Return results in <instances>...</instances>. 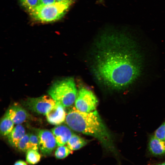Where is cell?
<instances>
[{"mask_svg": "<svg viewBox=\"0 0 165 165\" xmlns=\"http://www.w3.org/2000/svg\"><path fill=\"white\" fill-rule=\"evenodd\" d=\"M92 70L95 79L112 89H125L140 76L142 56L134 41L119 31L103 33L96 42Z\"/></svg>", "mask_w": 165, "mask_h": 165, "instance_id": "cell-1", "label": "cell"}, {"mask_svg": "<svg viewBox=\"0 0 165 165\" xmlns=\"http://www.w3.org/2000/svg\"><path fill=\"white\" fill-rule=\"evenodd\" d=\"M65 120L73 130L94 137L106 148L113 147L111 135L97 110L85 112L73 107L68 112Z\"/></svg>", "mask_w": 165, "mask_h": 165, "instance_id": "cell-2", "label": "cell"}, {"mask_svg": "<svg viewBox=\"0 0 165 165\" xmlns=\"http://www.w3.org/2000/svg\"><path fill=\"white\" fill-rule=\"evenodd\" d=\"M77 91L74 79L69 77L55 82L48 91L50 96L56 102L65 107L75 103Z\"/></svg>", "mask_w": 165, "mask_h": 165, "instance_id": "cell-3", "label": "cell"}, {"mask_svg": "<svg viewBox=\"0 0 165 165\" xmlns=\"http://www.w3.org/2000/svg\"><path fill=\"white\" fill-rule=\"evenodd\" d=\"M74 2L72 1L56 2L49 5L36 6L29 12L31 16L37 20L53 21L62 18Z\"/></svg>", "mask_w": 165, "mask_h": 165, "instance_id": "cell-4", "label": "cell"}, {"mask_svg": "<svg viewBox=\"0 0 165 165\" xmlns=\"http://www.w3.org/2000/svg\"><path fill=\"white\" fill-rule=\"evenodd\" d=\"M98 103L97 97L91 90L81 87L78 92L75 105V108L78 110L88 112L95 110Z\"/></svg>", "mask_w": 165, "mask_h": 165, "instance_id": "cell-5", "label": "cell"}, {"mask_svg": "<svg viewBox=\"0 0 165 165\" xmlns=\"http://www.w3.org/2000/svg\"><path fill=\"white\" fill-rule=\"evenodd\" d=\"M56 103L50 96L44 95L38 97L28 98L24 102V105L31 111L46 115Z\"/></svg>", "mask_w": 165, "mask_h": 165, "instance_id": "cell-6", "label": "cell"}, {"mask_svg": "<svg viewBox=\"0 0 165 165\" xmlns=\"http://www.w3.org/2000/svg\"><path fill=\"white\" fill-rule=\"evenodd\" d=\"M39 147L42 154L44 155L50 154L57 145L56 139L52 132L47 130L39 131Z\"/></svg>", "mask_w": 165, "mask_h": 165, "instance_id": "cell-7", "label": "cell"}, {"mask_svg": "<svg viewBox=\"0 0 165 165\" xmlns=\"http://www.w3.org/2000/svg\"><path fill=\"white\" fill-rule=\"evenodd\" d=\"M64 108L60 103L56 102L55 105L46 115L48 122L55 125L61 124L64 122L67 115Z\"/></svg>", "mask_w": 165, "mask_h": 165, "instance_id": "cell-8", "label": "cell"}, {"mask_svg": "<svg viewBox=\"0 0 165 165\" xmlns=\"http://www.w3.org/2000/svg\"><path fill=\"white\" fill-rule=\"evenodd\" d=\"M15 124H19L25 122L28 117L27 112L20 105L14 104L10 107L6 113Z\"/></svg>", "mask_w": 165, "mask_h": 165, "instance_id": "cell-9", "label": "cell"}, {"mask_svg": "<svg viewBox=\"0 0 165 165\" xmlns=\"http://www.w3.org/2000/svg\"><path fill=\"white\" fill-rule=\"evenodd\" d=\"M52 131L58 146L67 143L73 134L71 130L64 125H59L52 129Z\"/></svg>", "mask_w": 165, "mask_h": 165, "instance_id": "cell-10", "label": "cell"}, {"mask_svg": "<svg viewBox=\"0 0 165 165\" xmlns=\"http://www.w3.org/2000/svg\"><path fill=\"white\" fill-rule=\"evenodd\" d=\"M148 148L149 152L155 156L165 154V141L156 137L154 135L149 136Z\"/></svg>", "mask_w": 165, "mask_h": 165, "instance_id": "cell-11", "label": "cell"}, {"mask_svg": "<svg viewBox=\"0 0 165 165\" xmlns=\"http://www.w3.org/2000/svg\"><path fill=\"white\" fill-rule=\"evenodd\" d=\"M25 134V130L24 127L20 124H17L14 127L8 135V141L12 145L17 147L19 141Z\"/></svg>", "mask_w": 165, "mask_h": 165, "instance_id": "cell-12", "label": "cell"}, {"mask_svg": "<svg viewBox=\"0 0 165 165\" xmlns=\"http://www.w3.org/2000/svg\"><path fill=\"white\" fill-rule=\"evenodd\" d=\"M14 124L10 118L5 113L0 122V130L1 134L3 136H8L13 129Z\"/></svg>", "mask_w": 165, "mask_h": 165, "instance_id": "cell-13", "label": "cell"}, {"mask_svg": "<svg viewBox=\"0 0 165 165\" xmlns=\"http://www.w3.org/2000/svg\"><path fill=\"white\" fill-rule=\"evenodd\" d=\"M87 144L86 141L81 137L72 134L67 143V147L72 150L79 149Z\"/></svg>", "mask_w": 165, "mask_h": 165, "instance_id": "cell-14", "label": "cell"}, {"mask_svg": "<svg viewBox=\"0 0 165 165\" xmlns=\"http://www.w3.org/2000/svg\"><path fill=\"white\" fill-rule=\"evenodd\" d=\"M23 151H27L31 149V146L29 141V134H26L19 141L17 147Z\"/></svg>", "mask_w": 165, "mask_h": 165, "instance_id": "cell-15", "label": "cell"}, {"mask_svg": "<svg viewBox=\"0 0 165 165\" xmlns=\"http://www.w3.org/2000/svg\"><path fill=\"white\" fill-rule=\"evenodd\" d=\"M27 152L26 160L29 163L34 164L37 163L40 160L41 156L38 151L30 149Z\"/></svg>", "mask_w": 165, "mask_h": 165, "instance_id": "cell-16", "label": "cell"}, {"mask_svg": "<svg viewBox=\"0 0 165 165\" xmlns=\"http://www.w3.org/2000/svg\"><path fill=\"white\" fill-rule=\"evenodd\" d=\"M72 152V150L68 147L62 146L58 147L55 152V156L57 159L64 158Z\"/></svg>", "mask_w": 165, "mask_h": 165, "instance_id": "cell-17", "label": "cell"}, {"mask_svg": "<svg viewBox=\"0 0 165 165\" xmlns=\"http://www.w3.org/2000/svg\"><path fill=\"white\" fill-rule=\"evenodd\" d=\"M21 5L29 12L37 6L38 0H19Z\"/></svg>", "mask_w": 165, "mask_h": 165, "instance_id": "cell-18", "label": "cell"}, {"mask_svg": "<svg viewBox=\"0 0 165 165\" xmlns=\"http://www.w3.org/2000/svg\"><path fill=\"white\" fill-rule=\"evenodd\" d=\"M154 135L157 138L165 141V120L155 131Z\"/></svg>", "mask_w": 165, "mask_h": 165, "instance_id": "cell-19", "label": "cell"}, {"mask_svg": "<svg viewBox=\"0 0 165 165\" xmlns=\"http://www.w3.org/2000/svg\"><path fill=\"white\" fill-rule=\"evenodd\" d=\"M29 141L31 146V149L38 151L39 141L38 136L31 133L29 134Z\"/></svg>", "mask_w": 165, "mask_h": 165, "instance_id": "cell-20", "label": "cell"}, {"mask_svg": "<svg viewBox=\"0 0 165 165\" xmlns=\"http://www.w3.org/2000/svg\"><path fill=\"white\" fill-rule=\"evenodd\" d=\"M56 2V0H38L36 6L49 5Z\"/></svg>", "mask_w": 165, "mask_h": 165, "instance_id": "cell-21", "label": "cell"}, {"mask_svg": "<svg viewBox=\"0 0 165 165\" xmlns=\"http://www.w3.org/2000/svg\"><path fill=\"white\" fill-rule=\"evenodd\" d=\"M14 165H27L26 163L22 160H19L16 162Z\"/></svg>", "mask_w": 165, "mask_h": 165, "instance_id": "cell-22", "label": "cell"}, {"mask_svg": "<svg viewBox=\"0 0 165 165\" xmlns=\"http://www.w3.org/2000/svg\"><path fill=\"white\" fill-rule=\"evenodd\" d=\"M65 1H72L75 2V0H56V2H61Z\"/></svg>", "mask_w": 165, "mask_h": 165, "instance_id": "cell-23", "label": "cell"}, {"mask_svg": "<svg viewBox=\"0 0 165 165\" xmlns=\"http://www.w3.org/2000/svg\"><path fill=\"white\" fill-rule=\"evenodd\" d=\"M156 165H165V162L159 164H158Z\"/></svg>", "mask_w": 165, "mask_h": 165, "instance_id": "cell-24", "label": "cell"}]
</instances>
